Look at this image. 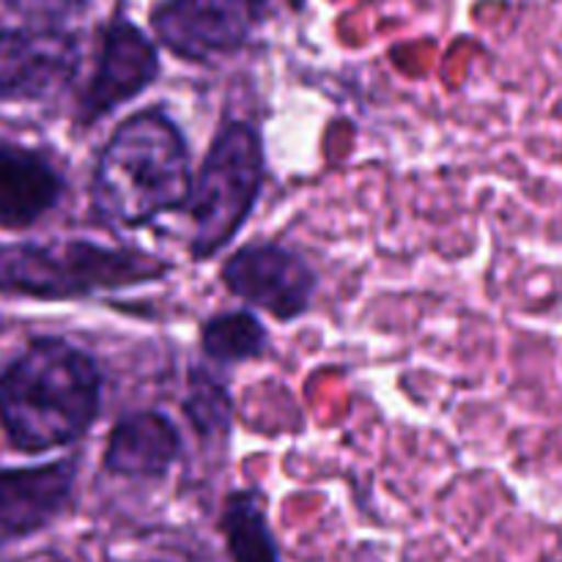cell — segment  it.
Returning a JSON list of instances; mask_svg holds the SVG:
<instances>
[{
    "label": "cell",
    "instance_id": "obj_1",
    "mask_svg": "<svg viewBox=\"0 0 562 562\" xmlns=\"http://www.w3.org/2000/svg\"><path fill=\"white\" fill-rule=\"evenodd\" d=\"M99 401L97 360L64 338H38L0 376V426L22 453H49L86 437Z\"/></svg>",
    "mask_w": 562,
    "mask_h": 562
},
{
    "label": "cell",
    "instance_id": "obj_2",
    "mask_svg": "<svg viewBox=\"0 0 562 562\" xmlns=\"http://www.w3.org/2000/svg\"><path fill=\"white\" fill-rule=\"evenodd\" d=\"M192 170L184 135L162 110H140L115 126L91 179L99 217L121 228L151 223L162 212L184 209Z\"/></svg>",
    "mask_w": 562,
    "mask_h": 562
},
{
    "label": "cell",
    "instance_id": "obj_3",
    "mask_svg": "<svg viewBox=\"0 0 562 562\" xmlns=\"http://www.w3.org/2000/svg\"><path fill=\"white\" fill-rule=\"evenodd\" d=\"M168 263L135 247H108L88 239L0 241V294L64 302L151 283Z\"/></svg>",
    "mask_w": 562,
    "mask_h": 562
},
{
    "label": "cell",
    "instance_id": "obj_4",
    "mask_svg": "<svg viewBox=\"0 0 562 562\" xmlns=\"http://www.w3.org/2000/svg\"><path fill=\"white\" fill-rule=\"evenodd\" d=\"M263 168V143L256 126L228 121L214 135L184 203L192 220L190 252L198 261L217 256L239 234L261 195Z\"/></svg>",
    "mask_w": 562,
    "mask_h": 562
},
{
    "label": "cell",
    "instance_id": "obj_5",
    "mask_svg": "<svg viewBox=\"0 0 562 562\" xmlns=\"http://www.w3.org/2000/svg\"><path fill=\"white\" fill-rule=\"evenodd\" d=\"M225 289L241 302L261 307L280 322L302 316L311 307L318 278L300 252L274 241L239 247L220 269Z\"/></svg>",
    "mask_w": 562,
    "mask_h": 562
},
{
    "label": "cell",
    "instance_id": "obj_6",
    "mask_svg": "<svg viewBox=\"0 0 562 562\" xmlns=\"http://www.w3.org/2000/svg\"><path fill=\"white\" fill-rule=\"evenodd\" d=\"M263 0H165L151 14L159 42L184 60L236 53L258 25Z\"/></svg>",
    "mask_w": 562,
    "mask_h": 562
},
{
    "label": "cell",
    "instance_id": "obj_7",
    "mask_svg": "<svg viewBox=\"0 0 562 562\" xmlns=\"http://www.w3.org/2000/svg\"><path fill=\"white\" fill-rule=\"evenodd\" d=\"M80 66V44L60 27L0 31V99L42 102L71 82Z\"/></svg>",
    "mask_w": 562,
    "mask_h": 562
},
{
    "label": "cell",
    "instance_id": "obj_8",
    "mask_svg": "<svg viewBox=\"0 0 562 562\" xmlns=\"http://www.w3.org/2000/svg\"><path fill=\"white\" fill-rule=\"evenodd\" d=\"M159 77V55L151 38L130 20H113L88 86L80 91V121L93 124L121 104L140 97Z\"/></svg>",
    "mask_w": 562,
    "mask_h": 562
},
{
    "label": "cell",
    "instance_id": "obj_9",
    "mask_svg": "<svg viewBox=\"0 0 562 562\" xmlns=\"http://www.w3.org/2000/svg\"><path fill=\"white\" fill-rule=\"evenodd\" d=\"M77 481V461L38 467H0V532L31 536L53 525L69 505Z\"/></svg>",
    "mask_w": 562,
    "mask_h": 562
},
{
    "label": "cell",
    "instance_id": "obj_10",
    "mask_svg": "<svg viewBox=\"0 0 562 562\" xmlns=\"http://www.w3.org/2000/svg\"><path fill=\"white\" fill-rule=\"evenodd\" d=\"M64 179L44 154L0 143V228L20 231L58 206Z\"/></svg>",
    "mask_w": 562,
    "mask_h": 562
},
{
    "label": "cell",
    "instance_id": "obj_11",
    "mask_svg": "<svg viewBox=\"0 0 562 562\" xmlns=\"http://www.w3.org/2000/svg\"><path fill=\"white\" fill-rule=\"evenodd\" d=\"M181 456L179 428L159 412H135L121 417L108 437L102 467L110 475L165 477Z\"/></svg>",
    "mask_w": 562,
    "mask_h": 562
},
{
    "label": "cell",
    "instance_id": "obj_12",
    "mask_svg": "<svg viewBox=\"0 0 562 562\" xmlns=\"http://www.w3.org/2000/svg\"><path fill=\"white\" fill-rule=\"evenodd\" d=\"M220 530L234 562H280V549L267 521L263 499L252 488L234 492L225 499Z\"/></svg>",
    "mask_w": 562,
    "mask_h": 562
},
{
    "label": "cell",
    "instance_id": "obj_13",
    "mask_svg": "<svg viewBox=\"0 0 562 562\" xmlns=\"http://www.w3.org/2000/svg\"><path fill=\"white\" fill-rule=\"evenodd\" d=\"M201 346L217 366H239L267 355L269 333L250 311H228L203 324Z\"/></svg>",
    "mask_w": 562,
    "mask_h": 562
},
{
    "label": "cell",
    "instance_id": "obj_14",
    "mask_svg": "<svg viewBox=\"0 0 562 562\" xmlns=\"http://www.w3.org/2000/svg\"><path fill=\"white\" fill-rule=\"evenodd\" d=\"M184 415L201 437L212 434H225L234 420V406L231 395L212 373L192 371L190 373V393L184 398Z\"/></svg>",
    "mask_w": 562,
    "mask_h": 562
},
{
    "label": "cell",
    "instance_id": "obj_15",
    "mask_svg": "<svg viewBox=\"0 0 562 562\" xmlns=\"http://www.w3.org/2000/svg\"><path fill=\"white\" fill-rule=\"evenodd\" d=\"M69 3H82V0H69Z\"/></svg>",
    "mask_w": 562,
    "mask_h": 562
},
{
    "label": "cell",
    "instance_id": "obj_16",
    "mask_svg": "<svg viewBox=\"0 0 562 562\" xmlns=\"http://www.w3.org/2000/svg\"><path fill=\"white\" fill-rule=\"evenodd\" d=\"M151 562H159V560H151Z\"/></svg>",
    "mask_w": 562,
    "mask_h": 562
},
{
    "label": "cell",
    "instance_id": "obj_17",
    "mask_svg": "<svg viewBox=\"0 0 562 562\" xmlns=\"http://www.w3.org/2000/svg\"><path fill=\"white\" fill-rule=\"evenodd\" d=\"M53 562H60V560H53Z\"/></svg>",
    "mask_w": 562,
    "mask_h": 562
}]
</instances>
